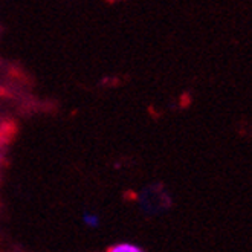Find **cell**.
<instances>
[{
	"mask_svg": "<svg viewBox=\"0 0 252 252\" xmlns=\"http://www.w3.org/2000/svg\"><path fill=\"white\" fill-rule=\"evenodd\" d=\"M110 252H141L142 249L135 246V245H130V243H123V245H116V246H112L109 249Z\"/></svg>",
	"mask_w": 252,
	"mask_h": 252,
	"instance_id": "1",
	"label": "cell"
},
{
	"mask_svg": "<svg viewBox=\"0 0 252 252\" xmlns=\"http://www.w3.org/2000/svg\"><path fill=\"white\" fill-rule=\"evenodd\" d=\"M83 220H84V225H87L89 228H96L99 226V217L96 214H84L83 216Z\"/></svg>",
	"mask_w": 252,
	"mask_h": 252,
	"instance_id": "2",
	"label": "cell"
},
{
	"mask_svg": "<svg viewBox=\"0 0 252 252\" xmlns=\"http://www.w3.org/2000/svg\"><path fill=\"white\" fill-rule=\"evenodd\" d=\"M109 2H116V0H109Z\"/></svg>",
	"mask_w": 252,
	"mask_h": 252,
	"instance_id": "3",
	"label": "cell"
}]
</instances>
